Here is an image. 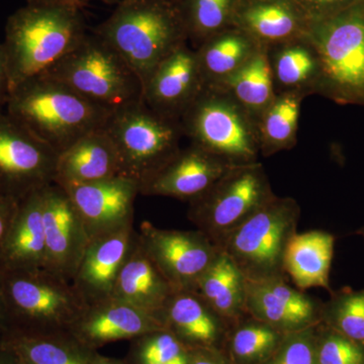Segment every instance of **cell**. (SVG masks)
I'll use <instances>...</instances> for the list:
<instances>
[{
  "mask_svg": "<svg viewBox=\"0 0 364 364\" xmlns=\"http://www.w3.org/2000/svg\"><path fill=\"white\" fill-rule=\"evenodd\" d=\"M6 112L60 155L83 136L104 129L112 112L41 74L14 87Z\"/></svg>",
  "mask_w": 364,
  "mask_h": 364,
  "instance_id": "cell-1",
  "label": "cell"
},
{
  "mask_svg": "<svg viewBox=\"0 0 364 364\" xmlns=\"http://www.w3.org/2000/svg\"><path fill=\"white\" fill-rule=\"evenodd\" d=\"M88 33L81 9L26 4L7 18L4 44L11 90L49 71Z\"/></svg>",
  "mask_w": 364,
  "mask_h": 364,
  "instance_id": "cell-2",
  "label": "cell"
},
{
  "mask_svg": "<svg viewBox=\"0 0 364 364\" xmlns=\"http://www.w3.org/2000/svg\"><path fill=\"white\" fill-rule=\"evenodd\" d=\"M146 82L174 50L188 43L178 6L168 0H121L95 30Z\"/></svg>",
  "mask_w": 364,
  "mask_h": 364,
  "instance_id": "cell-3",
  "label": "cell"
},
{
  "mask_svg": "<svg viewBox=\"0 0 364 364\" xmlns=\"http://www.w3.org/2000/svg\"><path fill=\"white\" fill-rule=\"evenodd\" d=\"M1 275L6 337L70 334L87 306L71 282L47 268L1 272Z\"/></svg>",
  "mask_w": 364,
  "mask_h": 364,
  "instance_id": "cell-4",
  "label": "cell"
},
{
  "mask_svg": "<svg viewBox=\"0 0 364 364\" xmlns=\"http://www.w3.org/2000/svg\"><path fill=\"white\" fill-rule=\"evenodd\" d=\"M301 207L293 198L274 196L228 235L220 250L247 282L287 279L284 254L298 233Z\"/></svg>",
  "mask_w": 364,
  "mask_h": 364,
  "instance_id": "cell-5",
  "label": "cell"
},
{
  "mask_svg": "<svg viewBox=\"0 0 364 364\" xmlns=\"http://www.w3.org/2000/svg\"><path fill=\"white\" fill-rule=\"evenodd\" d=\"M43 74L111 112L143 100L138 74L95 32L86 33L73 51Z\"/></svg>",
  "mask_w": 364,
  "mask_h": 364,
  "instance_id": "cell-6",
  "label": "cell"
},
{
  "mask_svg": "<svg viewBox=\"0 0 364 364\" xmlns=\"http://www.w3.org/2000/svg\"><path fill=\"white\" fill-rule=\"evenodd\" d=\"M105 130L116 146L121 176L140 188L176 157L184 136L181 119L158 114L143 100L112 112Z\"/></svg>",
  "mask_w": 364,
  "mask_h": 364,
  "instance_id": "cell-7",
  "label": "cell"
},
{
  "mask_svg": "<svg viewBox=\"0 0 364 364\" xmlns=\"http://www.w3.org/2000/svg\"><path fill=\"white\" fill-rule=\"evenodd\" d=\"M306 37L320 61L317 93L339 102L364 104V11L359 4L311 21Z\"/></svg>",
  "mask_w": 364,
  "mask_h": 364,
  "instance_id": "cell-8",
  "label": "cell"
},
{
  "mask_svg": "<svg viewBox=\"0 0 364 364\" xmlns=\"http://www.w3.org/2000/svg\"><path fill=\"white\" fill-rule=\"evenodd\" d=\"M181 123L191 144L230 164L258 162L257 123L225 91L205 87Z\"/></svg>",
  "mask_w": 364,
  "mask_h": 364,
  "instance_id": "cell-9",
  "label": "cell"
},
{
  "mask_svg": "<svg viewBox=\"0 0 364 364\" xmlns=\"http://www.w3.org/2000/svg\"><path fill=\"white\" fill-rule=\"evenodd\" d=\"M274 196L261 163L235 165L189 202L188 217L219 248L228 235Z\"/></svg>",
  "mask_w": 364,
  "mask_h": 364,
  "instance_id": "cell-10",
  "label": "cell"
},
{
  "mask_svg": "<svg viewBox=\"0 0 364 364\" xmlns=\"http://www.w3.org/2000/svg\"><path fill=\"white\" fill-rule=\"evenodd\" d=\"M58 157L6 112H0V196L20 200L53 183Z\"/></svg>",
  "mask_w": 364,
  "mask_h": 364,
  "instance_id": "cell-11",
  "label": "cell"
},
{
  "mask_svg": "<svg viewBox=\"0 0 364 364\" xmlns=\"http://www.w3.org/2000/svg\"><path fill=\"white\" fill-rule=\"evenodd\" d=\"M139 241L173 291H193L220 249L203 232L160 229L143 222Z\"/></svg>",
  "mask_w": 364,
  "mask_h": 364,
  "instance_id": "cell-12",
  "label": "cell"
},
{
  "mask_svg": "<svg viewBox=\"0 0 364 364\" xmlns=\"http://www.w3.org/2000/svg\"><path fill=\"white\" fill-rule=\"evenodd\" d=\"M43 222L45 268L72 282L90 238L70 196L55 182L43 188Z\"/></svg>",
  "mask_w": 364,
  "mask_h": 364,
  "instance_id": "cell-13",
  "label": "cell"
},
{
  "mask_svg": "<svg viewBox=\"0 0 364 364\" xmlns=\"http://www.w3.org/2000/svg\"><path fill=\"white\" fill-rule=\"evenodd\" d=\"M75 205L90 241L133 225L140 184L124 176L62 186Z\"/></svg>",
  "mask_w": 364,
  "mask_h": 364,
  "instance_id": "cell-14",
  "label": "cell"
},
{
  "mask_svg": "<svg viewBox=\"0 0 364 364\" xmlns=\"http://www.w3.org/2000/svg\"><path fill=\"white\" fill-rule=\"evenodd\" d=\"M205 90L195 49L188 43L174 50L143 86V102L153 111L181 119Z\"/></svg>",
  "mask_w": 364,
  "mask_h": 364,
  "instance_id": "cell-15",
  "label": "cell"
},
{
  "mask_svg": "<svg viewBox=\"0 0 364 364\" xmlns=\"http://www.w3.org/2000/svg\"><path fill=\"white\" fill-rule=\"evenodd\" d=\"M166 330L161 318L114 298L86 306L70 335L90 350Z\"/></svg>",
  "mask_w": 364,
  "mask_h": 364,
  "instance_id": "cell-16",
  "label": "cell"
},
{
  "mask_svg": "<svg viewBox=\"0 0 364 364\" xmlns=\"http://www.w3.org/2000/svg\"><path fill=\"white\" fill-rule=\"evenodd\" d=\"M247 315L282 333L301 331L321 321L322 305L287 279L247 282Z\"/></svg>",
  "mask_w": 364,
  "mask_h": 364,
  "instance_id": "cell-17",
  "label": "cell"
},
{
  "mask_svg": "<svg viewBox=\"0 0 364 364\" xmlns=\"http://www.w3.org/2000/svg\"><path fill=\"white\" fill-rule=\"evenodd\" d=\"M136 237L138 232L130 225L90 241L71 282L86 306L112 298Z\"/></svg>",
  "mask_w": 364,
  "mask_h": 364,
  "instance_id": "cell-18",
  "label": "cell"
},
{
  "mask_svg": "<svg viewBox=\"0 0 364 364\" xmlns=\"http://www.w3.org/2000/svg\"><path fill=\"white\" fill-rule=\"evenodd\" d=\"M233 164L191 144L181 149L141 188V195L195 200L221 179Z\"/></svg>",
  "mask_w": 364,
  "mask_h": 364,
  "instance_id": "cell-19",
  "label": "cell"
},
{
  "mask_svg": "<svg viewBox=\"0 0 364 364\" xmlns=\"http://www.w3.org/2000/svg\"><path fill=\"white\" fill-rule=\"evenodd\" d=\"M233 26L267 48L303 37L309 21L294 0H240Z\"/></svg>",
  "mask_w": 364,
  "mask_h": 364,
  "instance_id": "cell-20",
  "label": "cell"
},
{
  "mask_svg": "<svg viewBox=\"0 0 364 364\" xmlns=\"http://www.w3.org/2000/svg\"><path fill=\"white\" fill-rule=\"evenodd\" d=\"M43 188L18 200L0 255L1 272L40 269L46 267Z\"/></svg>",
  "mask_w": 364,
  "mask_h": 364,
  "instance_id": "cell-21",
  "label": "cell"
},
{
  "mask_svg": "<svg viewBox=\"0 0 364 364\" xmlns=\"http://www.w3.org/2000/svg\"><path fill=\"white\" fill-rule=\"evenodd\" d=\"M121 176L116 146L104 129L92 132L59 155L55 183L78 186Z\"/></svg>",
  "mask_w": 364,
  "mask_h": 364,
  "instance_id": "cell-22",
  "label": "cell"
},
{
  "mask_svg": "<svg viewBox=\"0 0 364 364\" xmlns=\"http://www.w3.org/2000/svg\"><path fill=\"white\" fill-rule=\"evenodd\" d=\"M174 293L154 261L141 245L139 236L136 237L135 245L117 277L112 298L161 318L165 305Z\"/></svg>",
  "mask_w": 364,
  "mask_h": 364,
  "instance_id": "cell-23",
  "label": "cell"
},
{
  "mask_svg": "<svg viewBox=\"0 0 364 364\" xmlns=\"http://www.w3.org/2000/svg\"><path fill=\"white\" fill-rule=\"evenodd\" d=\"M161 318L166 330L188 349H210L220 339L226 323L200 296L188 291L170 296Z\"/></svg>",
  "mask_w": 364,
  "mask_h": 364,
  "instance_id": "cell-24",
  "label": "cell"
},
{
  "mask_svg": "<svg viewBox=\"0 0 364 364\" xmlns=\"http://www.w3.org/2000/svg\"><path fill=\"white\" fill-rule=\"evenodd\" d=\"M334 245L335 237L320 230L294 235L284 254V269L296 289L322 287L330 291Z\"/></svg>",
  "mask_w": 364,
  "mask_h": 364,
  "instance_id": "cell-25",
  "label": "cell"
},
{
  "mask_svg": "<svg viewBox=\"0 0 364 364\" xmlns=\"http://www.w3.org/2000/svg\"><path fill=\"white\" fill-rule=\"evenodd\" d=\"M275 92L317 93L320 61L312 43L305 36L267 48Z\"/></svg>",
  "mask_w": 364,
  "mask_h": 364,
  "instance_id": "cell-26",
  "label": "cell"
},
{
  "mask_svg": "<svg viewBox=\"0 0 364 364\" xmlns=\"http://www.w3.org/2000/svg\"><path fill=\"white\" fill-rule=\"evenodd\" d=\"M193 291L225 322H235L247 316V279L234 261L221 250L196 282Z\"/></svg>",
  "mask_w": 364,
  "mask_h": 364,
  "instance_id": "cell-27",
  "label": "cell"
},
{
  "mask_svg": "<svg viewBox=\"0 0 364 364\" xmlns=\"http://www.w3.org/2000/svg\"><path fill=\"white\" fill-rule=\"evenodd\" d=\"M261 46L240 28L213 36L195 49L205 87H215L247 63Z\"/></svg>",
  "mask_w": 364,
  "mask_h": 364,
  "instance_id": "cell-28",
  "label": "cell"
},
{
  "mask_svg": "<svg viewBox=\"0 0 364 364\" xmlns=\"http://www.w3.org/2000/svg\"><path fill=\"white\" fill-rule=\"evenodd\" d=\"M210 88L225 91L258 124L263 112L277 97L267 48H261L247 63L221 85Z\"/></svg>",
  "mask_w": 364,
  "mask_h": 364,
  "instance_id": "cell-29",
  "label": "cell"
},
{
  "mask_svg": "<svg viewBox=\"0 0 364 364\" xmlns=\"http://www.w3.org/2000/svg\"><path fill=\"white\" fill-rule=\"evenodd\" d=\"M306 97L298 92L277 93L258 122L260 155L272 156L296 146L301 104Z\"/></svg>",
  "mask_w": 364,
  "mask_h": 364,
  "instance_id": "cell-30",
  "label": "cell"
},
{
  "mask_svg": "<svg viewBox=\"0 0 364 364\" xmlns=\"http://www.w3.org/2000/svg\"><path fill=\"white\" fill-rule=\"evenodd\" d=\"M21 364H91L95 352L86 348L70 334L53 336L6 337Z\"/></svg>",
  "mask_w": 364,
  "mask_h": 364,
  "instance_id": "cell-31",
  "label": "cell"
},
{
  "mask_svg": "<svg viewBox=\"0 0 364 364\" xmlns=\"http://www.w3.org/2000/svg\"><path fill=\"white\" fill-rule=\"evenodd\" d=\"M240 0H182L181 11L188 39L198 49L213 36L233 26Z\"/></svg>",
  "mask_w": 364,
  "mask_h": 364,
  "instance_id": "cell-32",
  "label": "cell"
},
{
  "mask_svg": "<svg viewBox=\"0 0 364 364\" xmlns=\"http://www.w3.org/2000/svg\"><path fill=\"white\" fill-rule=\"evenodd\" d=\"M321 321L334 331L364 345V289L338 291L322 305Z\"/></svg>",
  "mask_w": 364,
  "mask_h": 364,
  "instance_id": "cell-33",
  "label": "cell"
},
{
  "mask_svg": "<svg viewBox=\"0 0 364 364\" xmlns=\"http://www.w3.org/2000/svg\"><path fill=\"white\" fill-rule=\"evenodd\" d=\"M280 342V332L252 318V321L242 325L235 332L232 338V351L241 363H260L279 348Z\"/></svg>",
  "mask_w": 364,
  "mask_h": 364,
  "instance_id": "cell-34",
  "label": "cell"
},
{
  "mask_svg": "<svg viewBox=\"0 0 364 364\" xmlns=\"http://www.w3.org/2000/svg\"><path fill=\"white\" fill-rule=\"evenodd\" d=\"M134 340L136 343L132 351L133 364L168 363L188 352L168 330L149 333Z\"/></svg>",
  "mask_w": 364,
  "mask_h": 364,
  "instance_id": "cell-35",
  "label": "cell"
},
{
  "mask_svg": "<svg viewBox=\"0 0 364 364\" xmlns=\"http://www.w3.org/2000/svg\"><path fill=\"white\" fill-rule=\"evenodd\" d=\"M317 364H364V345L331 328L316 343Z\"/></svg>",
  "mask_w": 364,
  "mask_h": 364,
  "instance_id": "cell-36",
  "label": "cell"
},
{
  "mask_svg": "<svg viewBox=\"0 0 364 364\" xmlns=\"http://www.w3.org/2000/svg\"><path fill=\"white\" fill-rule=\"evenodd\" d=\"M313 327L289 333L279 347L272 364H317Z\"/></svg>",
  "mask_w": 364,
  "mask_h": 364,
  "instance_id": "cell-37",
  "label": "cell"
},
{
  "mask_svg": "<svg viewBox=\"0 0 364 364\" xmlns=\"http://www.w3.org/2000/svg\"><path fill=\"white\" fill-rule=\"evenodd\" d=\"M309 23L324 20L358 6V0H294Z\"/></svg>",
  "mask_w": 364,
  "mask_h": 364,
  "instance_id": "cell-38",
  "label": "cell"
},
{
  "mask_svg": "<svg viewBox=\"0 0 364 364\" xmlns=\"http://www.w3.org/2000/svg\"><path fill=\"white\" fill-rule=\"evenodd\" d=\"M18 200L0 196V255L13 224L14 215L18 208Z\"/></svg>",
  "mask_w": 364,
  "mask_h": 364,
  "instance_id": "cell-39",
  "label": "cell"
},
{
  "mask_svg": "<svg viewBox=\"0 0 364 364\" xmlns=\"http://www.w3.org/2000/svg\"><path fill=\"white\" fill-rule=\"evenodd\" d=\"M11 93V82L7 67L4 44L0 42V112H6L7 102Z\"/></svg>",
  "mask_w": 364,
  "mask_h": 364,
  "instance_id": "cell-40",
  "label": "cell"
},
{
  "mask_svg": "<svg viewBox=\"0 0 364 364\" xmlns=\"http://www.w3.org/2000/svg\"><path fill=\"white\" fill-rule=\"evenodd\" d=\"M188 364H225L210 349H191L188 350Z\"/></svg>",
  "mask_w": 364,
  "mask_h": 364,
  "instance_id": "cell-41",
  "label": "cell"
},
{
  "mask_svg": "<svg viewBox=\"0 0 364 364\" xmlns=\"http://www.w3.org/2000/svg\"><path fill=\"white\" fill-rule=\"evenodd\" d=\"M6 306H4V293H2V275L0 272V339L4 340L9 335Z\"/></svg>",
  "mask_w": 364,
  "mask_h": 364,
  "instance_id": "cell-42",
  "label": "cell"
},
{
  "mask_svg": "<svg viewBox=\"0 0 364 364\" xmlns=\"http://www.w3.org/2000/svg\"><path fill=\"white\" fill-rule=\"evenodd\" d=\"M0 364H21L16 352L4 341L0 343Z\"/></svg>",
  "mask_w": 364,
  "mask_h": 364,
  "instance_id": "cell-43",
  "label": "cell"
},
{
  "mask_svg": "<svg viewBox=\"0 0 364 364\" xmlns=\"http://www.w3.org/2000/svg\"><path fill=\"white\" fill-rule=\"evenodd\" d=\"M26 4H57V6H69L82 9L85 4L81 0H26Z\"/></svg>",
  "mask_w": 364,
  "mask_h": 364,
  "instance_id": "cell-44",
  "label": "cell"
},
{
  "mask_svg": "<svg viewBox=\"0 0 364 364\" xmlns=\"http://www.w3.org/2000/svg\"><path fill=\"white\" fill-rule=\"evenodd\" d=\"M91 364H126L122 361L116 360V359L105 358L104 355H100L97 352H95L93 356L92 363Z\"/></svg>",
  "mask_w": 364,
  "mask_h": 364,
  "instance_id": "cell-45",
  "label": "cell"
},
{
  "mask_svg": "<svg viewBox=\"0 0 364 364\" xmlns=\"http://www.w3.org/2000/svg\"><path fill=\"white\" fill-rule=\"evenodd\" d=\"M90 1H100L104 2L105 4H116L117 6V4H119L121 0H81V2H82L85 6Z\"/></svg>",
  "mask_w": 364,
  "mask_h": 364,
  "instance_id": "cell-46",
  "label": "cell"
},
{
  "mask_svg": "<svg viewBox=\"0 0 364 364\" xmlns=\"http://www.w3.org/2000/svg\"><path fill=\"white\" fill-rule=\"evenodd\" d=\"M358 233L359 235H361V236H363V238H364V227H363V228H361V229H360V230H359V231L358 232Z\"/></svg>",
  "mask_w": 364,
  "mask_h": 364,
  "instance_id": "cell-47",
  "label": "cell"
},
{
  "mask_svg": "<svg viewBox=\"0 0 364 364\" xmlns=\"http://www.w3.org/2000/svg\"><path fill=\"white\" fill-rule=\"evenodd\" d=\"M2 339H0V343H1Z\"/></svg>",
  "mask_w": 364,
  "mask_h": 364,
  "instance_id": "cell-48",
  "label": "cell"
},
{
  "mask_svg": "<svg viewBox=\"0 0 364 364\" xmlns=\"http://www.w3.org/2000/svg\"><path fill=\"white\" fill-rule=\"evenodd\" d=\"M168 1H170V0H168Z\"/></svg>",
  "mask_w": 364,
  "mask_h": 364,
  "instance_id": "cell-49",
  "label": "cell"
},
{
  "mask_svg": "<svg viewBox=\"0 0 364 364\" xmlns=\"http://www.w3.org/2000/svg\"></svg>",
  "mask_w": 364,
  "mask_h": 364,
  "instance_id": "cell-50",
  "label": "cell"
}]
</instances>
